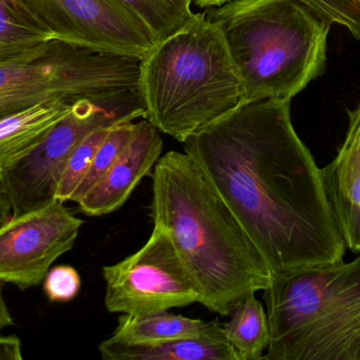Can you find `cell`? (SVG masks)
<instances>
[{
	"label": "cell",
	"mask_w": 360,
	"mask_h": 360,
	"mask_svg": "<svg viewBox=\"0 0 360 360\" xmlns=\"http://www.w3.org/2000/svg\"><path fill=\"white\" fill-rule=\"evenodd\" d=\"M182 144L272 276L344 260L346 243L291 101H245Z\"/></svg>",
	"instance_id": "cell-1"
},
{
	"label": "cell",
	"mask_w": 360,
	"mask_h": 360,
	"mask_svg": "<svg viewBox=\"0 0 360 360\" xmlns=\"http://www.w3.org/2000/svg\"><path fill=\"white\" fill-rule=\"evenodd\" d=\"M151 179L152 221L170 237L199 304L229 316L239 302L269 287L264 258L190 156L167 152Z\"/></svg>",
	"instance_id": "cell-2"
},
{
	"label": "cell",
	"mask_w": 360,
	"mask_h": 360,
	"mask_svg": "<svg viewBox=\"0 0 360 360\" xmlns=\"http://www.w3.org/2000/svg\"><path fill=\"white\" fill-rule=\"evenodd\" d=\"M203 13L221 32L245 101H292L325 72L332 25L297 0H230Z\"/></svg>",
	"instance_id": "cell-3"
},
{
	"label": "cell",
	"mask_w": 360,
	"mask_h": 360,
	"mask_svg": "<svg viewBox=\"0 0 360 360\" xmlns=\"http://www.w3.org/2000/svg\"><path fill=\"white\" fill-rule=\"evenodd\" d=\"M139 90L146 120L180 143L245 101L221 32L205 13L141 59Z\"/></svg>",
	"instance_id": "cell-4"
},
{
	"label": "cell",
	"mask_w": 360,
	"mask_h": 360,
	"mask_svg": "<svg viewBox=\"0 0 360 360\" xmlns=\"http://www.w3.org/2000/svg\"><path fill=\"white\" fill-rule=\"evenodd\" d=\"M266 360H360V257L274 275Z\"/></svg>",
	"instance_id": "cell-5"
},
{
	"label": "cell",
	"mask_w": 360,
	"mask_h": 360,
	"mask_svg": "<svg viewBox=\"0 0 360 360\" xmlns=\"http://www.w3.org/2000/svg\"><path fill=\"white\" fill-rule=\"evenodd\" d=\"M141 59L50 40L0 63V120L46 103H110L139 90Z\"/></svg>",
	"instance_id": "cell-6"
},
{
	"label": "cell",
	"mask_w": 360,
	"mask_h": 360,
	"mask_svg": "<svg viewBox=\"0 0 360 360\" xmlns=\"http://www.w3.org/2000/svg\"><path fill=\"white\" fill-rule=\"evenodd\" d=\"M146 118L141 93L110 103L82 99L67 116L29 154L0 173L13 206V217L42 209L52 203L59 178L72 150L101 127Z\"/></svg>",
	"instance_id": "cell-7"
},
{
	"label": "cell",
	"mask_w": 360,
	"mask_h": 360,
	"mask_svg": "<svg viewBox=\"0 0 360 360\" xmlns=\"http://www.w3.org/2000/svg\"><path fill=\"white\" fill-rule=\"evenodd\" d=\"M110 313L151 315L199 302L198 291L164 228L136 253L103 268Z\"/></svg>",
	"instance_id": "cell-8"
},
{
	"label": "cell",
	"mask_w": 360,
	"mask_h": 360,
	"mask_svg": "<svg viewBox=\"0 0 360 360\" xmlns=\"http://www.w3.org/2000/svg\"><path fill=\"white\" fill-rule=\"evenodd\" d=\"M57 39L143 59L154 42L122 0H21Z\"/></svg>",
	"instance_id": "cell-9"
},
{
	"label": "cell",
	"mask_w": 360,
	"mask_h": 360,
	"mask_svg": "<svg viewBox=\"0 0 360 360\" xmlns=\"http://www.w3.org/2000/svg\"><path fill=\"white\" fill-rule=\"evenodd\" d=\"M84 221L60 201L23 213L0 228V281L37 287L51 266L75 244Z\"/></svg>",
	"instance_id": "cell-10"
},
{
	"label": "cell",
	"mask_w": 360,
	"mask_h": 360,
	"mask_svg": "<svg viewBox=\"0 0 360 360\" xmlns=\"http://www.w3.org/2000/svg\"><path fill=\"white\" fill-rule=\"evenodd\" d=\"M164 142L160 131L143 118L135 124L134 135L105 175L78 201L84 215L99 217L122 206L139 182L155 166Z\"/></svg>",
	"instance_id": "cell-11"
},
{
	"label": "cell",
	"mask_w": 360,
	"mask_h": 360,
	"mask_svg": "<svg viewBox=\"0 0 360 360\" xmlns=\"http://www.w3.org/2000/svg\"><path fill=\"white\" fill-rule=\"evenodd\" d=\"M348 114L345 141L334 160L321 171L347 249L360 254V104Z\"/></svg>",
	"instance_id": "cell-12"
},
{
	"label": "cell",
	"mask_w": 360,
	"mask_h": 360,
	"mask_svg": "<svg viewBox=\"0 0 360 360\" xmlns=\"http://www.w3.org/2000/svg\"><path fill=\"white\" fill-rule=\"evenodd\" d=\"M98 350L105 360H238L222 325L201 337L151 346H129L109 338Z\"/></svg>",
	"instance_id": "cell-13"
},
{
	"label": "cell",
	"mask_w": 360,
	"mask_h": 360,
	"mask_svg": "<svg viewBox=\"0 0 360 360\" xmlns=\"http://www.w3.org/2000/svg\"><path fill=\"white\" fill-rule=\"evenodd\" d=\"M73 106L60 101L39 104L0 120V173L32 151Z\"/></svg>",
	"instance_id": "cell-14"
},
{
	"label": "cell",
	"mask_w": 360,
	"mask_h": 360,
	"mask_svg": "<svg viewBox=\"0 0 360 360\" xmlns=\"http://www.w3.org/2000/svg\"><path fill=\"white\" fill-rule=\"evenodd\" d=\"M220 325L217 321L207 323L172 314L168 311L151 315L122 314L110 340L129 346H151L201 337Z\"/></svg>",
	"instance_id": "cell-15"
},
{
	"label": "cell",
	"mask_w": 360,
	"mask_h": 360,
	"mask_svg": "<svg viewBox=\"0 0 360 360\" xmlns=\"http://www.w3.org/2000/svg\"><path fill=\"white\" fill-rule=\"evenodd\" d=\"M229 316L224 333L238 360L264 359V350L270 345V323L255 293L239 302Z\"/></svg>",
	"instance_id": "cell-16"
},
{
	"label": "cell",
	"mask_w": 360,
	"mask_h": 360,
	"mask_svg": "<svg viewBox=\"0 0 360 360\" xmlns=\"http://www.w3.org/2000/svg\"><path fill=\"white\" fill-rule=\"evenodd\" d=\"M52 39L53 32L21 0H0V63Z\"/></svg>",
	"instance_id": "cell-17"
},
{
	"label": "cell",
	"mask_w": 360,
	"mask_h": 360,
	"mask_svg": "<svg viewBox=\"0 0 360 360\" xmlns=\"http://www.w3.org/2000/svg\"><path fill=\"white\" fill-rule=\"evenodd\" d=\"M134 130L135 123L133 122L120 123L110 129L97 149L88 173L72 194L71 202L77 203L107 173L132 139Z\"/></svg>",
	"instance_id": "cell-18"
},
{
	"label": "cell",
	"mask_w": 360,
	"mask_h": 360,
	"mask_svg": "<svg viewBox=\"0 0 360 360\" xmlns=\"http://www.w3.org/2000/svg\"><path fill=\"white\" fill-rule=\"evenodd\" d=\"M115 126V125H114ZM112 127H101L84 137L68 156L63 173L59 178L55 199L65 203L70 201L72 194L84 180L92 165L93 159L96 154L101 144Z\"/></svg>",
	"instance_id": "cell-19"
},
{
	"label": "cell",
	"mask_w": 360,
	"mask_h": 360,
	"mask_svg": "<svg viewBox=\"0 0 360 360\" xmlns=\"http://www.w3.org/2000/svg\"><path fill=\"white\" fill-rule=\"evenodd\" d=\"M331 25H342L360 40V0H297Z\"/></svg>",
	"instance_id": "cell-20"
},
{
	"label": "cell",
	"mask_w": 360,
	"mask_h": 360,
	"mask_svg": "<svg viewBox=\"0 0 360 360\" xmlns=\"http://www.w3.org/2000/svg\"><path fill=\"white\" fill-rule=\"evenodd\" d=\"M46 297L52 302H68L78 295L82 287L79 274L70 266L50 268L44 280Z\"/></svg>",
	"instance_id": "cell-21"
},
{
	"label": "cell",
	"mask_w": 360,
	"mask_h": 360,
	"mask_svg": "<svg viewBox=\"0 0 360 360\" xmlns=\"http://www.w3.org/2000/svg\"><path fill=\"white\" fill-rule=\"evenodd\" d=\"M21 342L16 336H0V360H21Z\"/></svg>",
	"instance_id": "cell-22"
},
{
	"label": "cell",
	"mask_w": 360,
	"mask_h": 360,
	"mask_svg": "<svg viewBox=\"0 0 360 360\" xmlns=\"http://www.w3.org/2000/svg\"><path fill=\"white\" fill-rule=\"evenodd\" d=\"M13 217V206L6 188L0 184V228Z\"/></svg>",
	"instance_id": "cell-23"
},
{
	"label": "cell",
	"mask_w": 360,
	"mask_h": 360,
	"mask_svg": "<svg viewBox=\"0 0 360 360\" xmlns=\"http://www.w3.org/2000/svg\"><path fill=\"white\" fill-rule=\"evenodd\" d=\"M2 283H4L0 281V332L6 328L14 325L12 315H11L6 300H4V295H2Z\"/></svg>",
	"instance_id": "cell-24"
},
{
	"label": "cell",
	"mask_w": 360,
	"mask_h": 360,
	"mask_svg": "<svg viewBox=\"0 0 360 360\" xmlns=\"http://www.w3.org/2000/svg\"><path fill=\"white\" fill-rule=\"evenodd\" d=\"M228 1L230 0H192L193 4H196L198 8H205V10L213 6H222Z\"/></svg>",
	"instance_id": "cell-25"
}]
</instances>
